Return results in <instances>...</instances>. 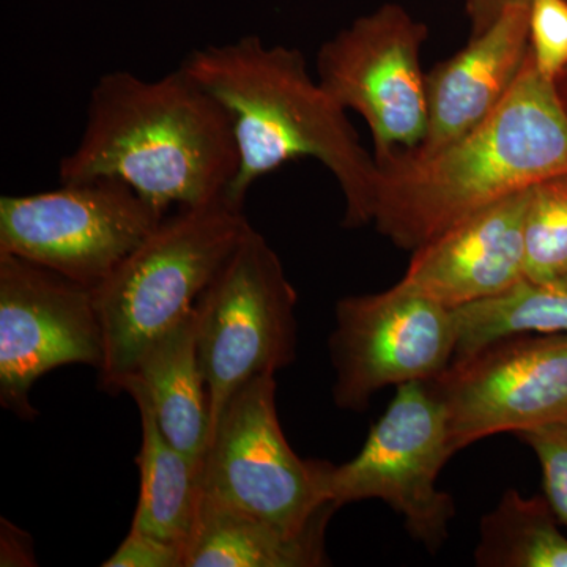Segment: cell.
I'll return each mask as SVG.
<instances>
[{
	"instance_id": "obj_24",
	"label": "cell",
	"mask_w": 567,
	"mask_h": 567,
	"mask_svg": "<svg viewBox=\"0 0 567 567\" xmlns=\"http://www.w3.org/2000/svg\"><path fill=\"white\" fill-rule=\"evenodd\" d=\"M513 6H529V0H466L472 35L487 31L502 17L503 11Z\"/></svg>"
},
{
	"instance_id": "obj_9",
	"label": "cell",
	"mask_w": 567,
	"mask_h": 567,
	"mask_svg": "<svg viewBox=\"0 0 567 567\" xmlns=\"http://www.w3.org/2000/svg\"><path fill=\"white\" fill-rule=\"evenodd\" d=\"M427 28L399 3L357 18L317 52V80L344 110L360 114L377 164L415 151L427 133L421 50Z\"/></svg>"
},
{
	"instance_id": "obj_5",
	"label": "cell",
	"mask_w": 567,
	"mask_h": 567,
	"mask_svg": "<svg viewBox=\"0 0 567 567\" xmlns=\"http://www.w3.org/2000/svg\"><path fill=\"white\" fill-rule=\"evenodd\" d=\"M333 465L295 453L279 423L275 375L257 377L213 429L199 466L200 499L300 533L339 509L330 498Z\"/></svg>"
},
{
	"instance_id": "obj_2",
	"label": "cell",
	"mask_w": 567,
	"mask_h": 567,
	"mask_svg": "<svg viewBox=\"0 0 567 567\" xmlns=\"http://www.w3.org/2000/svg\"><path fill=\"white\" fill-rule=\"evenodd\" d=\"M380 169L371 224L415 251L481 208L567 174V111L528 54L491 115L432 155L395 153Z\"/></svg>"
},
{
	"instance_id": "obj_19",
	"label": "cell",
	"mask_w": 567,
	"mask_h": 567,
	"mask_svg": "<svg viewBox=\"0 0 567 567\" xmlns=\"http://www.w3.org/2000/svg\"><path fill=\"white\" fill-rule=\"evenodd\" d=\"M456 357L522 334H567V279H524L488 300L456 309Z\"/></svg>"
},
{
	"instance_id": "obj_22",
	"label": "cell",
	"mask_w": 567,
	"mask_h": 567,
	"mask_svg": "<svg viewBox=\"0 0 567 567\" xmlns=\"http://www.w3.org/2000/svg\"><path fill=\"white\" fill-rule=\"evenodd\" d=\"M536 454L544 496L559 525L567 527V420L518 434Z\"/></svg>"
},
{
	"instance_id": "obj_12",
	"label": "cell",
	"mask_w": 567,
	"mask_h": 567,
	"mask_svg": "<svg viewBox=\"0 0 567 567\" xmlns=\"http://www.w3.org/2000/svg\"><path fill=\"white\" fill-rule=\"evenodd\" d=\"M103 328L91 287L0 252V402L21 420L37 416L31 391L52 369L102 371Z\"/></svg>"
},
{
	"instance_id": "obj_13",
	"label": "cell",
	"mask_w": 567,
	"mask_h": 567,
	"mask_svg": "<svg viewBox=\"0 0 567 567\" xmlns=\"http://www.w3.org/2000/svg\"><path fill=\"white\" fill-rule=\"evenodd\" d=\"M529 189L472 213L420 246L401 281L451 309L488 300L524 281Z\"/></svg>"
},
{
	"instance_id": "obj_20",
	"label": "cell",
	"mask_w": 567,
	"mask_h": 567,
	"mask_svg": "<svg viewBox=\"0 0 567 567\" xmlns=\"http://www.w3.org/2000/svg\"><path fill=\"white\" fill-rule=\"evenodd\" d=\"M524 237L525 279H567V174L532 186Z\"/></svg>"
},
{
	"instance_id": "obj_25",
	"label": "cell",
	"mask_w": 567,
	"mask_h": 567,
	"mask_svg": "<svg viewBox=\"0 0 567 567\" xmlns=\"http://www.w3.org/2000/svg\"><path fill=\"white\" fill-rule=\"evenodd\" d=\"M33 565L32 544L29 535L10 522L2 520V566Z\"/></svg>"
},
{
	"instance_id": "obj_14",
	"label": "cell",
	"mask_w": 567,
	"mask_h": 567,
	"mask_svg": "<svg viewBox=\"0 0 567 567\" xmlns=\"http://www.w3.org/2000/svg\"><path fill=\"white\" fill-rule=\"evenodd\" d=\"M529 6H513L464 50L425 74L427 133L410 151L432 155L486 121L516 84L529 54ZM405 153V152H404Z\"/></svg>"
},
{
	"instance_id": "obj_15",
	"label": "cell",
	"mask_w": 567,
	"mask_h": 567,
	"mask_svg": "<svg viewBox=\"0 0 567 567\" xmlns=\"http://www.w3.org/2000/svg\"><path fill=\"white\" fill-rule=\"evenodd\" d=\"M141 394L164 436L200 465L210 442V401L196 346L194 309L145 347L117 391Z\"/></svg>"
},
{
	"instance_id": "obj_4",
	"label": "cell",
	"mask_w": 567,
	"mask_h": 567,
	"mask_svg": "<svg viewBox=\"0 0 567 567\" xmlns=\"http://www.w3.org/2000/svg\"><path fill=\"white\" fill-rule=\"evenodd\" d=\"M251 229L244 208L227 199L181 207L93 289L103 328L104 390L115 393L145 347L193 311Z\"/></svg>"
},
{
	"instance_id": "obj_17",
	"label": "cell",
	"mask_w": 567,
	"mask_h": 567,
	"mask_svg": "<svg viewBox=\"0 0 567 567\" xmlns=\"http://www.w3.org/2000/svg\"><path fill=\"white\" fill-rule=\"evenodd\" d=\"M130 395L140 409L142 427L141 492L132 528L186 548L199 513L200 465L164 436L141 394Z\"/></svg>"
},
{
	"instance_id": "obj_6",
	"label": "cell",
	"mask_w": 567,
	"mask_h": 567,
	"mask_svg": "<svg viewBox=\"0 0 567 567\" xmlns=\"http://www.w3.org/2000/svg\"><path fill=\"white\" fill-rule=\"evenodd\" d=\"M297 301L281 259L252 227L194 306L210 436L240 388L293 363Z\"/></svg>"
},
{
	"instance_id": "obj_18",
	"label": "cell",
	"mask_w": 567,
	"mask_h": 567,
	"mask_svg": "<svg viewBox=\"0 0 567 567\" xmlns=\"http://www.w3.org/2000/svg\"><path fill=\"white\" fill-rule=\"evenodd\" d=\"M546 496L507 488L481 520L475 563L480 567H567V537Z\"/></svg>"
},
{
	"instance_id": "obj_8",
	"label": "cell",
	"mask_w": 567,
	"mask_h": 567,
	"mask_svg": "<svg viewBox=\"0 0 567 567\" xmlns=\"http://www.w3.org/2000/svg\"><path fill=\"white\" fill-rule=\"evenodd\" d=\"M61 185L0 199V252L96 289L164 215L117 178Z\"/></svg>"
},
{
	"instance_id": "obj_3",
	"label": "cell",
	"mask_w": 567,
	"mask_h": 567,
	"mask_svg": "<svg viewBox=\"0 0 567 567\" xmlns=\"http://www.w3.org/2000/svg\"><path fill=\"white\" fill-rule=\"evenodd\" d=\"M182 69L226 107L237 142L238 171L227 200L245 208L249 188L284 164L315 158L344 196V226L371 224L380 169L347 111L306 69L292 48L259 37L193 51Z\"/></svg>"
},
{
	"instance_id": "obj_1",
	"label": "cell",
	"mask_w": 567,
	"mask_h": 567,
	"mask_svg": "<svg viewBox=\"0 0 567 567\" xmlns=\"http://www.w3.org/2000/svg\"><path fill=\"white\" fill-rule=\"evenodd\" d=\"M237 171L226 107L178 66L153 81L130 71L100 78L80 144L59 164V181L117 178L166 216L171 205L227 199Z\"/></svg>"
},
{
	"instance_id": "obj_7",
	"label": "cell",
	"mask_w": 567,
	"mask_h": 567,
	"mask_svg": "<svg viewBox=\"0 0 567 567\" xmlns=\"http://www.w3.org/2000/svg\"><path fill=\"white\" fill-rule=\"evenodd\" d=\"M453 456L445 409L431 383L395 386L358 456L333 465L331 502L342 507L380 499L404 518L413 539L436 551L456 516L453 496L439 487L440 473Z\"/></svg>"
},
{
	"instance_id": "obj_21",
	"label": "cell",
	"mask_w": 567,
	"mask_h": 567,
	"mask_svg": "<svg viewBox=\"0 0 567 567\" xmlns=\"http://www.w3.org/2000/svg\"><path fill=\"white\" fill-rule=\"evenodd\" d=\"M528 25L533 62L555 82L567 69V0H529Z\"/></svg>"
},
{
	"instance_id": "obj_23",
	"label": "cell",
	"mask_w": 567,
	"mask_h": 567,
	"mask_svg": "<svg viewBox=\"0 0 567 567\" xmlns=\"http://www.w3.org/2000/svg\"><path fill=\"white\" fill-rule=\"evenodd\" d=\"M103 566L185 567V548L132 528Z\"/></svg>"
},
{
	"instance_id": "obj_11",
	"label": "cell",
	"mask_w": 567,
	"mask_h": 567,
	"mask_svg": "<svg viewBox=\"0 0 567 567\" xmlns=\"http://www.w3.org/2000/svg\"><path fill=\"white\" fill-rule=\"evenodd\" d=\"M431 386L453 453L496 434L567 420V334H522L454 358Z\"/></svg>"
},
{
	"instance_id": "obj_26",
	"label": "cell",
	"mask_w": 567,
	"mask_h": 567,
	"mask_svg": "<svg viewBox=\"0 0 567 567\" xmlns=\"http://www.w3.org/2000/svg\"><path fill=\"white\" fill-rule=\"evenodd\" d=\"M559 99H561L563 106L567 111V69L559 74L558 80L555 81Z\"/></svg>"
},
{
	"instance_id": "obj_16",
	"label": "cell",
	"mask_w": 567,
	"mask_h": 567,
	"mask_svg": "<svg viewBox=\"0 0 567 567\" xmlns=\"http://www.w3.org/2000/svg\"><path fill=\"white\" fill-rule=\"evenodd\" d=\"M336 507L308 528L287 533L237 511L200 499L185 567H320L330 565L324 533Z\"/></svg>"
},
{
	"instance_id": "obj_10",
	"label": "cell",
	"mask_w": 567,
	"mask_h": 567,
	"mask_svg": "<svg viewBox=\"0 0 567 567\" xmlns=\"http://www.w3.org/2000/svg\"><path fill=\"white\" fill-rule=\"evenodd\" d=\"M334 317L333 401L347 412H364L383 388L431 382L456 357V309L404 281L385 292L341 298Z\"/></svg>"
}]
</instances>
